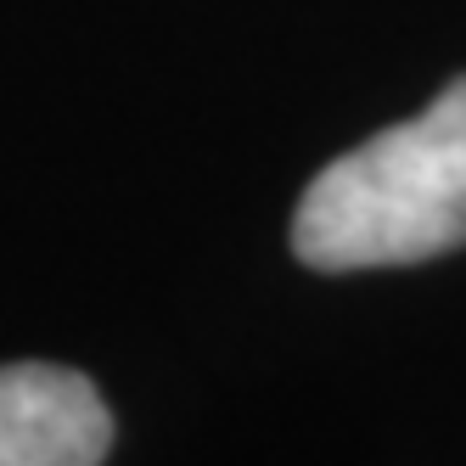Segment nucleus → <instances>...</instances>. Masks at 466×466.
Here are the masks:
<instances>
[{
    "label": "nucleus",
    "mask_w": 466,
    "mask_h": 466,
    "mask_svg": "<svg viewBox=\"0 0 466 466\" xmlns=\"http://www.w3.org/2000/svg\"><path fill=\"white\" fill-rule=\"evenodd\" d=\"M466 248V79L326 163L292 214V253L309 270H382Z\"/></svg>",
    "instance_id": "1"
},
{
    "label": "nucleus",
    "mask_w": 466,
    "mask_h": 466,
    "mask_svg": "<svg viewBox=\"0 0 466 466\" xmlns=\"http://www.w3.org/2000/svg\"><path fill=\"white\" fill-rule=\"evenodd\" d=\"M113 416L90 377L46 360L0 365V466H96Z\"/></svg>",
    "instance_id": "2"
}]
</instances>
